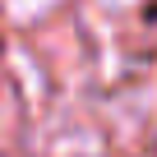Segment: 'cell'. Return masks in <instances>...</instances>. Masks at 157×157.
Wrapping results in <instances>:
<instances>
[{
	"mask_svg": "<svg viewBox=\"0 0 157 157\" xmlns=\"http://www.w3.org/2000/svg\"><path fill=\"white\" fill-rule=\"evenodd\" d=\"M42 5H46V0H10V14H19V19H37Z\"/></svg>",
	"mask_w": 157,
	"mask_h": 157,
	"instance_id": "1",
	"label": "cell"
},
{
	"mask_svg": "<svg viewBox=\"0 0 157 157\" xmlns=\"http://www.w3.org/2000/svg\"><path fill=\"white\" fill-rule=\"evenodd\" d=\"M106 10H129V5H139V0H102Z\"/></svg>",
	"mask_w": 157,
	"mask_h": 157,
	"instance_id": "2",
	"label": "cell"
}]
</instances>
